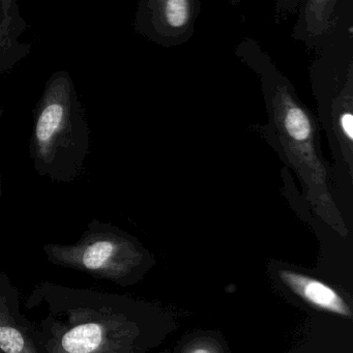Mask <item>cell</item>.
Instances as JSON below:
<instances>
[{
	"label": "cell",
	"instance_id": "obj_6",
	"mask_svg": "<svg viewBox=\"0 0 353 353\" xmlns=\"http://www.w3.org/2000/svg\"><path fill=\"white\" fill-rule=\"evenodd\" d=\"M341 127H342L343 132L346 134L349 139L353 138V117L351 113H346L343 115L341 119Z\"/></svg>",
	"mask_w": 353,
	"mask_h": 353
},
{
	"label": "cell",
	"instance_id": "obj_8",
	"mask_svg": "<svg viewBox=\"0 0 353 353\" xmlns=\"http://www.w3.org/2000/svg\"><path fill=\"white\" fill-rule=\"evenodd\" d=\"M192 353H210V351L206 350V349H196V350H194Z\"/></svg>",
	"mask_w": 353,
	"mask_h": 353
},
{
	"label": "cell",
	"instance_id": "obj_3",
	"mask_svg": "<svg viewBox=\"0 0 353 353\" xmlns=\"http://www.w3.org/2000/svg\"><path fill=\"white\" fill-rule=\"evenodd\" d=\"M280 276L285 284L309 303L341 315H350V310L338 293L323 283L291 272H281Z\"/></svg>",
	"mask_w": 353,
	"mask_h": 353
},
{
	"label": "cell",
	"instance_id": "obj_5",
	"mask_svg": "<svg viewBox=\"0 0 353 353\" xmlns=\"http://www.w3.org/2000/svg\"><path fill=\"white\" fill-rule=\"evenodd\" d=\"M285 123L289 133L294 139L303 140L309 137L311 127L305 112L301 109L296 107L291 108L286 114Z\"/></svg>",
	"mask_w": 353,
	"mask_h": 353
},
{
	"label": "cell",
	"instance_id": "obj_9",
	"mask_svg": "<svg viewBox=\"0 0 353 353\" xmlns=\"http://www.w3.org/2000/svg\"><path fill=\"white\" fill-rule=\"evenodd\" d=\"M3 109H0V119H3Z\"/></svg>",
	"mask_w": 353,
	"mask_h": 353
},
{
	"label": "cell",
	"instance_id": "obj_2",
	"mask_svg": "<svg viewBox=\"0 0 353 353\" xmlns=\"http://www.w3.org/2000/svg\"><path fill=\"white\" fill-rule=\"evenodd\" d=\"M0 353H40L34 336L3 293H0Z\"/></svg>",
	"mask_w": 353,
	"mask_h": 353
},
{
	"label": "cell",
	"instance_id": "obj_4",
	"mask_svg": "<svg viewBox=\"0 0 353 353\" xmlns=\"http://www.w3.org/2000/svg\"><path fill=\"white\" fill-rule=\"evenodd\" d=\"M190 3L185 0H171L164 3V16L168 26L179 28L185 26L190 18Z\"/></svg>",
	"mask_w": 353,
	"mask_h": 353
},
{
	"label": "cell",
	"instance_id": "obj_1",
	"mask_svg": "<svg viewBox=\"0 0 353 353\" xmlns=\"http://www.w3.org/2000/svg\"><path fill=\"white\" fill-rule=\"evenodd\" d=\"M85 108L67 71H57L45 84L34 109L30 160L39 175L72 183L85 171L90 152Z\"/></svg>",
	"mask_w": 353,
	"mask_h": 353
},
{
	"label": "cell",
	"instance_id": "obj_7",
	"mask_svg": "<svg viewBox=\"0 0 353 353\" xmlns=\"http://www.w3.org/2000/svg\"><path fill=\"white\" fill-rule=\"evenodd\" d=\"M3 175L0 174V201H1V197H3Z\"/></svg>",
	"mask_w": 353,
	"mask_h": 353
}]
</instances>
